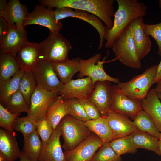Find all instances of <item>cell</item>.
Masks as SVG:
<instances>
[{
    "label": "cell",
    "instance_id": "6da1fadb",
    "mask_svg": "<svg viewBox=\"0 0 161 161\" xmlns=\"http://www.w3.org/2000/svg\"><path fill=\"white\" fill-rule=\"evenodd\" d=\"M114 0H40V4L46 7L56 8H69L84 10L98 17L107 29L113 24L115 13Z\"/></svg>",
    "mask_w": 161,
    "mask_h": 161
},
{
    "label": "cell",
    "instance_id": "7a4b0ae2",
    "mask_svg": "<svg viewBox=\"0 0 161 161\" xmlns=\"http://www.w3.org/2000/svg\"><path fill=\"white\" fill-rule=\"evenodd\" d=\"M118 7L115 12L113 24L107 29L104 37L105 47L112 48L116 38L134 19L146 15L148 6L144 3L137 0H117Z\"/></svg>",
    "mask_w": 161,
    "mask_h": 161
},
{
    "label": "cell",
    "instance_id": "3957f363",
    "mask_svg": "<svg viewBox=\"0 0 161 161\" xmlns=\"http://www.w3.org/2000/svg\"><path fill=\"white\" fill-rule=\"evenodd\" d=\"M112 48L116 58L122 64L133 69L141 68V60L137 55L135 44L129 24L115 39Z\"/></svg>",
    "mask_w": 161,
    "mask_h": 161
},
{
    "label": "cell",
    "instance_id": "277c9868",
    "mask_svg": "<svg viewBox=\"0 0 161 161\" xmlns=\"http://www.w3.org/2000/svg\"><path fill=\"white\" fill-rule=\"evenodd\" d=\"M40 60L58 62L68 59L72 48L70 42L63 37L60 31L50 32L47 38L38 43Z\"/></svg>",
    "mask_w": 161,
    "mask_h": 161
},
{
    "label": "cell",
    "instance_id": "5b68a950",
    "mask_svg": "<svg viewBox=\"0 0 161 161\" xmlns=\"http://www.w3.org/2000/svg\"><path fill=\"white\" fill-rule=\"evenodd\" d=\"M157 69L154 65L146 69L140 74L135 76L129 80L117 84L121 91L133 100L141 101L147 96L154 84Z\"/></svg>",
    "mask_w": 161,
    "mask_h": 161
},
{
    "label": "cell",
    "instance_id": "8992f818",
    "mask_svg": "<svg viewBox=\"0 0 161 161\" xmlns=\"http://www.w3.org/2000/svg\"><path fill=\"white\" fill-rule=\"evenodd\" d=\"M84 122L69 115L60 121L58 126L64 140L63 147L65 151L75 148L92 133Z\"/></svg>",
    "mask_w": 161,
    "mask_h": 161
},
{
    "label": "cell",
    "instance_id": "52a82bcc",
    "mask_svg": "<svg viewBox=\"0 0 161 161\" xmlns=\"http://www.w3.org/2000/svg\"><path fill=\"white\" fill-rule=\"evenodd\" d=\"M32 72L38 87L58 95L64 84L56 75L52 62L40 60Z\"/></svg>",
    "mask_w": 161,
    "mask_h": 161
},
{
    "label": "cell",
    "instance_id": "ba28073f",
    "mask_svg": "<svg viewBox=\"0 0 161 161\" xmlns=\"http://www.w3.org/2000/svg\"><path fill=\"white\" fill-rule=\"evenodd\" d=\"M101 57V54L97 53L87 59L80 58V69L78 78L89 77L94 84L97 81H104L118 84L120 82L119 79L109 76L103 69L104 61H100Z\"/></svg>",
    "mask_w": 161,
    "mask_h": 161
},
{
    "label": "cell",
    "instance_id": "9c48e42d",
    "mask_svg": "<svg viewBox=\"0 0 161 161\" xmlns=\"http://www.w3.org/2000/svg\"><path fill=\"white\" fill-rule=\"evenodd\" d=\"M55 18L57 21L71 17L77 18L86 22L93 27L98 32L100 36L98 50L103 47L104 37L107 28L103 21L97 17L86 11L69 8H56L54 10Z\"/></svg>",
    "mask_w": 161,
    "mask_h": 161
},
{
    "label": "cell",
    "instance_id": "30bf717a",
    "mask_svg": "<svg viewBox=\"0 0 161 161\" xmlns=\"http://www.w3.org/2000/svg\"><path fill=\"white\" fill-rule=\"evenodd\" d=\"M32 24L42 26L48 28L50 32L60 31L63 25L61 21H57L53 8L37 4L32 11L28 13L24 21V26Z\"/></svg>",
    "mask_w": 161,
    "mask_h": 161
},
{
    "label": "cell",
    "instance_id": "8fae6325",
    "mask_svg": "<svg viewBox=\"0 0 161 161\" xmlns=\"http://www.w3.org/2000/svg\"><path fill=\"white\" fill-rule=\"evenodd\" d=\"M58 95L37 85L31 98L27 116L36 121L43 117L49 107L56 100Z\"/></svg>",
    "mask_w": 161,
    "mask_h": 161
},
{
    "label": "cell",
    "instance_id": "7c38bea8",
    "mask_svg": "<svg viewBox=\"0 0 161 161\" xmlns=\"http://www.w3.org/2000/svg\"><path fill=\"white\" fill-rule=\"evenodd\" d=\"M102 140L92 132L85 140L73 149L64 153L66 161H91L96 152L103 144Z\"/></svg>",
    "mask_w": 161,
    "mask_h": 161
},
{
    "label": "cell",
    "instance_id": "4fadbf2b",
    "mask_svg": "<svg viewBox=\"0 0 161 161\" xmlns=\"http://www.w3.org/2000/svg\"><path fill=\"white\" fill-rule=\"evenodd\" d=\"M111 83L108 81L96 82L89 99L97 108L102 117L106 118L109 112L111 110Z\"/></svg>",
    "mask_w": 161,
    "mask_h": 161
},
{
    "label": "cell",
    "instance_id": "5bb4252c",
    "mask_svg": "<svg viewBox=\"0 0 161 161\" xmlns=\"http://www.w3.org/2000/svg\"><path fill=\"white\" fill-rule=\"evenodd\" d=\"M94 86L89 77L72 79L64 84L58 95L66 100L71 98L79 100L89 99Z\"/></svg>",
    "mask_w": 161,
    "mask_h": 161
},
{
    "label": "cell",
    "instance_id": "9a60e30c",
    "mask_svg": "<svg viewBox=\"0 0 161 161\" xmlns=\"http://www.w3.org/2000/svg\"><path fill=\"white\" fill-rule=\"evenodd\" d=\"M142 109L141 101L127 97L121 91L117 84L112 85L111 110L125 115L134 116Z\"/></svg>",
    "mask_w": 161,
    "mask_h": 161
},
{
    "label": "cell",
    "instance_id": "2e32d148",
    "mask_svg": "<svg viewBox=\"0 0 161 161\" xmlns=\"http://www.w3.org/2000/svg\"><path fill=\"white\" fill-rule=\"evenodd\" d=\"M143 17H139L129 24L135 44L136 53L140 60L144 59L150 52L152 43L149 36L145 31Z\"/></svg>",
    "mask_w": 161,
    "mask_h": 161
},
{
    "label": "cell",
    "instance_id": "e0dca14e",
    "mask_svg": "<svg viewBox=\"0 0 161 161\" xmlns=\"http://www.w3.org/2000/svg\"><path fill=\"white\" fill-rule=\"evenodd\" d=\"M61 136L60 130L57 126L50 138L46 142H42L38 161H66L60 141Z\"/></svg>",
    "mask_w": 161,
    "mask_h": 161
},
{
    "label": "cell",
    "instance_id": "ac0fdd59",
    "mask_svg": "<svg viewBox=\"0 0 161 161\" xmlns=\"http://www.w3.org/2000/svg\"><path fill=\"white\" fill-rule=\"evenodd\" d=\"M27 35L25 28H19L16 26L10 27L8 32L0 43V54L16 56L20 49L28 41Z\"/></svg>",
    "mask_w": 161,
    "mask_h": 161
},
{
    "label": "cell",
    "instance_id": "d6986e66",
    "mask_svg": "<svg viewBox=\"0 0 161 161\" xmlns=\"http://www.w3.org/2000/svg\"><path fill=\"white\" fill-rule=\"evenodd\" d=\"M106 118L114 140L128 136L137 130L133 121L124 114L111 110Z\"/></svg>",
    "mask_w": 161,
    "mask_h": 161
},
{
    "label": "cell",
    "instance_id": "ffe728a7",
    "mask_svg": "<svg viewBox=\"0 0 161 161\" xmlns=\"http://www.w3.org/2000/svg\"><path fill=\"white\" fill-rule=\"evenodd\" d=\"M38 43L29 41L20 49L16 57L21 70L32 72L40 60Z\"/></svg>",
    "mask_w": 161,
    "mask_h": 161
},
{
    "label": "cell",
    "instance_id": "44dd1931",
    "mask_svg": "<svg viewBox=\"0 0 161 161\" xmlns=\"http://www.w3.org/2000/svg\"><path fill=\"white\" fill-rule=\"evenodd\" d=\"M21 153L14 132L1 129L0 161H15L20 158Z\"/></svg>",
    "mask_w": 161,
    "mask_h": 161
},
{
    "label": "cell",
    "instance_id": "7402d4cb",
    "mask_svg": "<svg viewBox=\"0 0 161 161\" xmlns=\"http://www.w3.org/2000/svg\"><path fill=\"white\" fill-rule=\"evenodd\" d=\"M28 13L27 6L21 4L19 0H10L5 10L0 14V17L4 18L10 27L16 26L24 29V22Z\"/></svg>",
    "mask_w": 161,
    "mask_h": 161
},
{
    "label": "cell",
    "instance_id": "603a6c76",
    "mask_svg": "<svg viewBox=\"0 0 161 161\" xmlns=\"http://www.w3.org/2000/svg\"><path fill=\"white\" fill-rule=\"evenodd\" d=\"M141 103L143 109L149 115L157 129L161 133V102L154 88L150 90Z\"/></svg>",
    "mask_w": 161,
    "mask_h": 161
},
{
    "label": "cell",
    "instance_id": "cb8c5ba5",
    "mask_svg": "<svg viewBox=\"0 0 161 161\" xmlns=\"http://www.w3.org/2000/svg\"><path fill=\"white\" fill-rule=\"evenodd\" d=\"M79 58H77L60 62H52L55 72L63 84L71 80L74 75L80 72Z\"/></svg>",
    "mask_w": 161,
    "mask_h": 161
},
{
    "label": "cell",
    "instance_id": "d4e9b609",
    "mask_svg": "<svg viewBox=\"0 0 161 161\" xmlns=\"http://www.w3.org/2000/svg\"><path fill=\"white\" fill-rule=\"evenodd\" d=\"M129 136L136 149L144 148L153 151L159 155H161L158 138L137 129Z\"/></svg>",
    "mask_w": 161,
    "mask_h": 161
},
{
    "label": "cell",
    "instance_id": "484cf974",
    "mask_svg": "<svg viewBox=\"0 0 161 161\" xmlns=\"http://www.w3.org/2000/svg\"><path fill=\"white\" fill-rule=\"evenodd\" d=\"M92 132L98 137L104 143H109L114 140L112 131L106 118L100 117L94 120L84 122Z\"/></svg>",
    "mask_w": 161,
    "mask_h": 161
},
{
    "label": "cell",
    "instance_id": "4316f807",
    "mask_svg": "<svg viewBox=\"0 0 161 161\" xmlns=\"http://www.w3.org/2000/svg\"><path fill=\"white\" fill-rule=\"evenodd\" d=\"M24 72L20 70L10 78L0 82V104L5 107L10 97L18 90L20 79Z\"/></svg>",
    "mask_w": 161,
    "mask_h": 161
},
{
    "label": "cell",
    "instance_id": "83f0119b",
    "mask_svg": "<svg viewBox=\"0 0 161 161\" xmlns=\"http://www.w3.org/2000/svg\"><path fill=\"white\" fill-rule=\"evenodd\" d=\"M24 144L22 152L31 161H38L42 148V142L36 131L24 137Z\"/></svg>",
    "mask_w": 161,
    "mask_h": 161
},
{
    "label": "cell",
    "instance_id": "f1b7e54d",
    "mask_svg": "<svg viewBox=\"0 0 161 161\" xmlns=\"http://www.w3.org/2000/svg\"><path fill=\"white\" fill-rule=\"evenodd\" d=\"M20 70L16 56L0 54V82L10 78Z\"/></svg>",
    "mask_w": 161,
    "mask_h": 161
},
{
    "label": "cell",
    "instance_id": "f546056e",
    "mask_svg": "<svg viewBox=\"0 0 161 161\" xmlns=\"http://www.w3.org/2000/svg\"><path fill=\"white\" fill-rule=\"evenodd\" d=\"M67 115L65 99L59 95L55 102L49 107L45 116L50 121L54 130L62 119Z\"/></svg>",
    "mask_w": 161,
    "mask_h": 161
},
{
    "label": "cell",
    "instance_id": "4dcf8cb0",
    "mask_svg": "<svg viewBox=\"0 0 161 161\" xmlns=\"http://www.w3.org/2000/svg\"><path fill=\"white\" fill-rule=\"evenodd\" d=\"M133 122L137 129L159 139L160 133L156 128L150 116L143 109L134 116Z\"/></svg>",
    "mask_w": 161,
    "mask_h": 161
},
{
    "label": "cell",
    "instance_id": "1f68e13d",
    "mask_svg": "<svg viewBox=\"0 0 161 161\" xmlns=\"http://www.w3.org/2000/svg\"><path fill=\"white\" fill-rule=\"evenodd\" d=\"M37 86L32 72H24L20 79L18 90L30 106L32 96Z\"/></svg>",
    "mask_w": 161,
    "mask_h": 161
},
{
    "label": "cell",
    "instance_id": "d6a6232c",
    "mask_svg": "<svg viewBox=\"0 0 161 161\" xmlns=\"http://www.w3.org/2000/svg\"><path fill=\"white\" fill-rule=\"evenodd\" d=\"M30 107L22 95L18 90L10 97L6 108L12 113L21 114L22 112L27 113Z\"/></svg>",
    "mask_w": 161,
    "mask_h": 161
},
{
    "label": "cell",
    "instance_id": "836d02e7",
    "mask_svg": "<svg viewBox=\"0 0 161 161\" xmlns=\"http://www.w3.org/2000/svg\"><path fill=\"white\" fill-rule=\"evenodd\" d=\"M65 101L67 115L83 122L91 120L79 100L71 98L65 99Z\"/></svg>",
    "mask_w": 161,
    "mask_h": 161
},
{
    "label": "cell",
    "instance_id": "e575fe53",
    "mask_svg": "<svg viewBox=\"0 0 161 161\" xmlns=\"http://www.w3.org/2000/svg\"><path fill=\"white\" fill-rule=\"evenodd\" d=\"M13 130L21 133L24 137L27 136L36 130V121L27 116L16 117L13 125Z\"/></svg>",
    "mask_w": 161,
    "mask_h": 161
},
{
    "label": "cell",
    "instance_id": "d590c367",
    "mask_svg": "<svg viewBox=\"0 0 161 161\" xmlns=\"http://www.w3.org/2000/svg\"><path fill=\"white\" fill-rule=\"evenodd\" d=\"M109 143L119 156L127 153H133L137 149L134 147L129 135L114 139Z\"/></svg>",
    "mask_w": 161,
    "mask_h": 161
},
{
    "label": "cell",
    "instance_id": "8d00e7d4",
    "mask_svg": "<svg viewBox=\"0 0 161 161\" xmlns=\"http://www.w3.org/2000/svg\"><path fill=\"white\" fill-rule=\"evenodd\" d=\"M91 161H122L109 143H104L96 153Z\"/></svg>",
    "mask_w": 161,
    "mask_h": 161
},
{
    "label": "cell",
    "instance_id": "74e56055",
    "mask_svg": "<svg viewBox=\"0 0 161 161\" xmlns=\"http://www.w3.org/2000/svg\"><path fill=\"white\" fill-rule=\"evenodd\" d=\"M20 114H13L0 104V126L10 132H13V123Z\"/></svg>",
    "mask_w": 161,
    "mask_h": 161
},
{
    "label": "cell",
    "instance_id": "f35d334b",
    "mask_svg": "<svg viewBox=\"0 0 161 161\" xmlns=\"http://www.w3.org/2000/svg\"><path fill=\"white\" fill-rule=\"evenodd\" d=\"M54 130L50 121L45 116L36 121V131L42 142H46L50 138Z\"/></svg>",
    "mask_w": 161,
    "mask_h": 161
},
{
    "label": "cell",
    "instance_id": "ab89813d",
    "mask_svg": "<svg viewBox=\"0 0 161 161\" xmlns=\"http://www.w3.org/2000/svg\"><path fill=\"white\" fill-rule=\"evenodd\" d=\"M145 31L155 41L158 47V54L161 56V22L155 24H144Z\"/></svg>",
    "mask_w": 161,
    "mask_h": 161
},
{
    "label": "cell",
    "instance_id": "60d3db41",
    "mask_svg": "<svg viewBox=\"0 0 161 161\" xmlns=\"http://www.w3.org/2000/svg\"><path fill=\"white\" fill-rule=\"evenodd\" d=\"M79 100L86 113L91 120L96 119L101 117L97 108L89 99Z\"/></svg>",
    "mask_w": 161,
    "mask_h": 161
},
{
    "label": "cell",
    "instance_id": "b9f144b4",
    "mask_svg": "<svg viewBox=\"0 0 161 161\" xmlns=\"http://www.w3.org/2000/svg\"><path fill=\"white\" fill-rule=\"evenodd\" d=\"M9 28L10 26L5 19L0 17V43L7 34Z\"/></svg>",
    "mask_w": 161,
    "mask_h": 161
},
{
    "label": "cell",
    "instance_id": "7bdbcfd3",
    "mask_svg": "<svg viewBox=\"0 0 161 161\" xmlns=\"http://www.w3.org/2000/svg\"><path fill=\"white\" fill-rule=\"evenodd\" d=\"M161 79V60L157 66V69L156 77L154 81V84L157 83Z\"/></svg>",
    "mask_w": 161,
    "mask_h": 161
},
{
    "label": "cell",
    "instance_id": "ee69618b",
    "mask_svg": "<svg viewBox=\"0 0 161 161\" xmlns=\"http://www.w3.org/2000/svg\"><path fill=\"white\" fill-rule=\"evenodd\" d=\"M8 2L6 0H0V14L2 13L6 9Z\"/></svg>",
    "mask_w": 161,
    "mask_h": 161
},
{
    "label": "cell",
    "instance_id": "f6af8a7d",
    "mask_svg": "<svg viewBox=\"0 0 161 161\" xmlns=\"http://www.w3.org/2000/svg\"><path fill=\"white\" fill-rule=\"evenodd\" d=\"M155 89L157 93L161 94V79L157 83Z\"/></svg>",
    "mask_w": 161,
    "mask_h": 161
},
{
    "label": "cell",
    "instance_id": "bcb514c9",
    "mask_svg": "<svg viewBox=\"0 0 161 161\" xmlns=\"http://www.w3.org/2000/svg\"><path fill=\"white\" fill-rule=\"evenodd\" d=\"M19 161H31L27 158L24 153L21 151Z\"/></svg>",
    "mask_w": 161,
    "mask_h": 161
},
{
    "label": "cell",
    "instance_id": "7dc6e473",
    "mask_svg": "<svg viewBox=\"0 0 161 161\" xmlns=\"http://www.w3.org/2000/svg\"><path fill=\"white\" fill-rule=\"evenodd\" d=\"M159 140V148L161 152V133H160Z\"/></svg>",
    "mask_w": 161,
    "mask_h": 161
},
{
    "label": "cell",
    "instance_id": "c3c4849f",
    "mask_svg": "<svg viewBox=\"0 0 161 161\" xmlns=\"http://www.w3.org/2000/svg\"><path fill=\"white\" fill-rule=\"evenodd\" d=\"M157 93L159 98L161 100V94Z\"/></svg>",
    "mask_w": 161,
    "mask_h": 161
},
{
    "label": "cell",
    "instance_id": "681fc988",
    "mask_svg": "<svg viewBox=\"0 0 161 161\" xmlns=\"http://www.w3.org/2000/svg\"><path fill=\"white\" fill-rule=\"evenodd\" d=\"M159 8L161 9V0H159Z\"/></svg>",
    "mask_w": 161,
    "mask_h": 161
}]
</instances>
